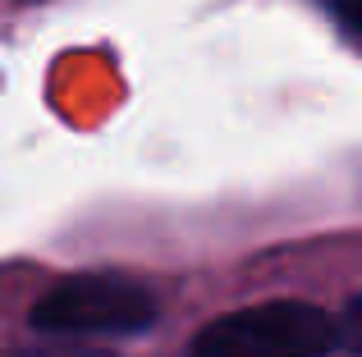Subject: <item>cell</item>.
<instances>
[{
  "instance_id": "1",
  "label": "cell",
  "mask_w": 362,
  "mask_h": 357,
  "mask_svg": "<svg viewBox=\"0 0 362 357\" xmlns=\"http://www.w3.org/2000/svg\"><path fill=\"white\" fill-rule=\"evenodd\" d=\"M339 344V321L326 307L275 298L216 316L188 344V357H321Z\"/></svg>"
},
{
  "instance_id": "2",
  "label": "cell",
  "mask_w": 362,
  "mask_h": 357,
  "mask_svg": "<svg viewBox=\"0 0 362 357\" xmlns=\"http://www.w3.org/2000/svg\"><path fill=\"white\" fill-rule=\"evenodd\" d=\"M156 316L160 303L142 279L115 275V270H88V275H69L55 289H46L28 312V325L42 334L78 339V334H138L156 325Z\"/></svg>"
},
{
  "instance_id": "3",
  "label": "cell",
  "mask_w": 362,
  "mask_h": 357,
  "mask_svg": "<svg viewBox=\"0 0 362 357\" xmlns=\"http://www.w3.org/2000/svg\"><path fill=\"white\" fill-rule=\"evenodd\" d=\"M339 344H349L362 357V298H354L344 307V316H339Z\"/></svg>"
},
{
  "instance_id": "4",
  "label": "cell",
  "mask_w": 362,
  "mask_h": 357,
  "mask_svg": "<svg viewBox=\"0 0 362 357\" xmlns=\"http://www.w3.org/2000/svg\"><path fill=\"white\" fill-rule=\"evenodd\" d=\"M321 5H326L330 14H335L339 23H344L349 32H354L358 42H362V0H321Z\"/></svg>"
},
{
  "instance_id": "5",
  "label": "cell",
  "mask_w": 362,
  "mask_h": 357,
  "mask_svg": "<svg viewBox=\"0 0 362 357\" xmlns=\"http://www.w3.org/2000/svg\"><path fill=\"white\" fill-rule=\"evenodd\" d=\"M14 357H110L106 349H83V344H51V349H28Z\"/></svg>"
}]
</instances>
